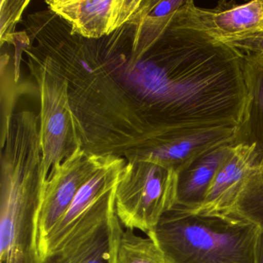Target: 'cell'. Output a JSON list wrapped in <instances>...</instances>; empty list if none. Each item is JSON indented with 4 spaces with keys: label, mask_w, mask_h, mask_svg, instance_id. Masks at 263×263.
Here are the masks:
<instances>
[{
    "label": "cell",
    "mask_w": 263,
    "mask_h": 263,
    "mask_svg": "<svg viewBox=\"0 0 263 263\" xmlns=\"http://www.w3.org/2000/svg\"><path fill=\"white\" fill-rule=\"evenodd\" d=\"M261 232L233 212L204 213L175 204L147 235L167 263H258Z\"/></svg>",
    "instance_id": "1"
},
{
    "label": "cell",
    "mask_w": 263,
    "mask_h": 263,
    "mask_svg": "<svg viewBox=\"0 0 263 263\" xmlns=\"http://www.w3.org/2000/svg\"><path fill=\"white\" fill-rule=\"evenodd\" d=\"M41 145H10L1 159L0 263H41L38 218L47 177Z\"/></svg>",
    "instance_id": "2"
},
{
    "label": "cell",
    "mask_w": 263,
    "mask_h": 263,
    "mask_svg": "<svg viewBox=\"0 0 263 263\" xmlns=\"http://www.w3.org/2000/svg\"><path fill=\"white\" fill-rule=\"evenodd\" d=\"M177 175L149 161L126 164L115 190V215L120 223L127 229L150 232L175 204Z\"/></svg>",
    "instance_id": "3"
},
{
    "label": "cell",
    "mask_w": 263,
    "mask_h": 263,
    "mask_svg": "<svg viewBox=\"0 0 263 263\" xmlns=\"http://www.w3.org/2000/svg\"><path fill=\"white\" fill-rule=\"evenodd\" d=\"M109 155H90L81 147L49 174L38 218L39 249L68 210L81 187L105 164Z\"/></svg>",
    "instance_id": "4"
},
{
    "label": "cell",
    "mask_w": 263,
    "mask_h": 263,
    "mask_svg": "<svg viewBox=\"0 0 263 263\" xmlns=\"http://www.w3.org/2000/svg\"><path fill=\"white\" fill-rule=\"evenodd\" d=\"M181 10L190 27L219 41L263 33V0L242 4L221 1L212 9L197 7L190 0Z\"/></svg>",
    "instance_id": "5"
},
{
    "label": "cell",
    "mask_w": 263,
    "mask_h": 263,
    "mask_svg": "<svg viewBox=\"0 0 263 263\" xmlns=\"http://www.w3.org/2000/svg\"><path fill=\"white\" fill-rule=\"evenodd\" d=\"M50 9L71 25L74 33L89 38L107 35L127 22L142 4L136 0L50 1Z\"/></svg>",
    "instance_id": "6"
},
{
    "label": "cell",
    "mask_w": 263,
    "mask_h": 263,
    "mask_svg": "<svg viewBox=\"0 0 263 263\" xmlns=\"http://www.w3.org/2000/svg\"><path fill=\"white\" fill-rule=\"evenodd\" d=\"M246 104L234 145L254 146L253 168L263 165V53H242Z\"/></svg>",
    "instance_id": "7"
},
{
    "label": "cell",
    "mask_w": 263,
    "mask_h": 263,
    "mask_svg": "<svg viewBox=\"0 0 263 263\" xmlns=\"http://www.w3.org/2000/svg\"><path fill=\"white\" fill-rule=\"evenodd\" d=\"M235 130H215L171 140L157 145L138 161L155 163L178 174L215 149L234 145Z\"/></svg>",
    "instance_id": "8"
},
{
    "label": "cell",
    "mask_w": 263,
    "mask_h": 263,
    "mask_svg": "<svg viewBox=\"0 0 263 263\" xmlns=\"http://www.w3.org/2000/svg\"><path fill=\"white\" fill-rule=\"evenodd\" d=\"M254 166V146L234 145L229 158L217 172L202 205L204 213L229 212Z\"/></svg>",
    "instance_id": "9"
},
{
    "label": "cell",
    "mask_w": 263,
    "mask_h": 263,
    "mask_svg": "<svg viewBox=\"0 0 263 263\" xmlns=\"http://www.w3.org/2000/svg\"><path fill=\"white\" fill-rule=\"evenodd\" d=\"M122 231L116 215L41 263H115L117 242Z\"/></svg>",
    "instance_id": "10"
},
{
    "label": "cell",
    "mask_w": 263,
    "mask_h": 263,
    "mask_svg": "<svg viewBox=\"0 0 263 263\" xmlns=\"http://www.w3.org/2000/svg\"><path fill=\"white\" fill-rule=\"evenodd\" d=\"M233 147V144H227L215 149L178 173L175 204L199 209L215 175L230 156Z\"/></svg>",
    "instance_id": "11"
},
{
    "label": "cell",
    "mask_w": 263,
    "mask_h": 263,
    "mask_svg": "<svg viewBox=\"0 0 263 263\" xmlns=\"http://www.w3.org/2000/svg\"><path fill=\"white\" fill-rule=\"evenodd\" d=\"M42 126L41 148L42 150V167L48 178L52 171L58 168L61 163L72 155L65 145L68 135V108H65L64 97L51 95L43 97Z\"/></svg>",
    "instance_id": "12"
},
{
    "label": "cell",
    "mask_w": 263,
    "mask_h": 263,
    "mask_svg": "<svg viewBox=\"0 0 263 263\" xmlns=\"http://www.w3.org/2000/svg\"><path fill=\"white\" fill-rule=\"evenodd\" d=\"M115 263L167 262L152 238H143L135 235L133 230L122 229L117 242Z\"/></svg>",
    "instance_id": "13"
},
{
    "label": "cell",
    "mask_w": 263,
    "mask_h": 263,
    "mask_svg": "<svg viewBox=\"0 0 263 263\" xmlns=\"http://www.w3.org/2000/svg\"><path fill=\"white\" fill-rule=\"evenodd\" d=\"M229 212L252 221L263 231V165L251 171Z\"/></svg>",
    "instance_id": "14"
},
{
    "label": "cell",
    "mask_w": 263,
    "mask_h": 263,
    "mask_svg": "<svg viewBox=\"0 0 263 263\" xmlns=\"http://www.w3.org/2000/svg\"><path fill=\"white\" fill-rule=\"evenodd\" d=\"M221 42L239 50L241 53H263V33L224 40Z\"/></svg>",
    "instance_id": "15"
},
{
    "label": "cell",
    "mask_w": 263,
    "mask_h": 263,
    "mask_svg": "<svg viewBox=\"0 0 263 263\" xmlns=\"http://www.w3.org/2000/svg\"><path fill=\"white\" fill-rule=\"evenodd\" d=\"M185 3L184 0H168L155 2L149 15L155 22L163 21L178 11Z\"/></svg>",
    "instance_id": "16"
},
{
    "label": "cell",
    "mask_w": 263,
    "mask_h": 263,
    "mask_svg": "<svg viewBox=\"0 0 263 263\" xmlns=\"http://www.w3.org/2000/svg\"><path fill=\"white\" fill-rule=\"evenodd\" d=\"M258 263H263V231L261 232V236H260Z\"/></svg>",
    "instance_id": "17"
}]
</instances>
